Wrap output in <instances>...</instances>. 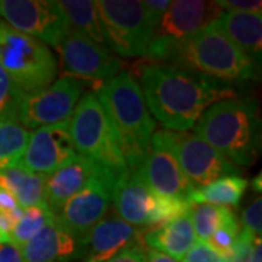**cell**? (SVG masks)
I'll return each instance as SVG.
<instances>
[{
	"label": "cell",
	"instance_id": "cell-1",
	"mask_svg": "<svg viewBox=\"0 0 262 262\" xmlns=\"http://www.w3.org/2000/svg\"><path fill=\"white\" fill-rule=\"evenodd\" d=\"M139 73L149 113L166 130H192L207 108L237 96L232 84L178 66L150 61Z\"/></svg>",
	"mask_w": 262,
	"mask_h": 262
},
{
	"label": "cell",
	"instance_id": "cell-2",
	"mask_svg": "<svg viewBox=\"0 0 262 262\" xmlns=\"http://www.w3.org/2000/svg\"><path fill=\"white\" fill-rule=\"evenodd\" d=\"M194 134L237 168H248L261 153V114L252 98H230L213 103L192 127Z\"/></svg>",
	"mask_w": 262,
	"mask_h": 262
},
{
	"label": "cell",
	"instance_id": "cell-3",
	"mask_svg": "<svg viewBox=\"0 0 262 262\" xmlns=\"http://www.w3.org/2000/svg\"><path fill=\"white\" fill-rule=\"evenodd\" d=\"M95 94L113 124L128 170H136L150 151L156 128L140 83L130 72H120L98 84Z\"/></svg>",
	"mask_w": 262,
	"mask_h": 262
},
{
	"label": "cell",
	"instance_id": "cell-4",
	"mask_svg": "<svg viewBox=\"0 0 262 262\" xmlns=\"http://www.w3.org/2000/svg\"><path fill=\"white\" fill-rule=\"evenodd\" d=\"M213 22L173 46L162 63L188 69L229 84L256 79V69L259 70V67L215 28Z\"/></svg>",
	"mask_w": 262,
	"mask_h": 262
},
{
	"label": "cell",
	"instance_id": "cell-5",
	"mask_svg": "<svg viewBox=\"0 0 262 262\" xmlns=\"http://www.w3.org/2000/svg\"><path fill=\"white\" fill-rule=\"evenodd\" d=\"M69 124L79 156L92 160L118 177L128 172L113 124L95 92H84Z\"/></svg>",
	"mask_w": 262,
	"mask_h": 262
},
{
	"label": "cell",
	"instance_id": "cell-6",
	"mask_svg": "<svg viewBox=\"0 0 262 262\" xmlns=\"http://www.w3.org/2000/svg\"><path fill=\"white\" fill-rule=\"evenodd\" d=\"M0 66L24 95L34 94L56 80L58 61L47 44L0 20Z\"/></svg>",
	"mask_w": 262,
	"mask_h": 262
},
{
	"label": "cell",
	"instance_id": "cell-7",
	"mask_svg": "<svg viewBox=\"0 0 262 262\" xmlns=\"http://www.w3.org/2000/svg\"><path fill=\"white\" fill-rule=\"evenodd\" d=\"M106 47L121 57H146L156 28L140 0H99Z\"/></svg>",
	"mask_w": 262,
	"mask_h": 262
},
{
	"label": "cell",
	"instance_id": "cell-8",
	"mask_svg": "<svg viewBox=\"0 0 262 262\" xmlns=\"http://www.w3.org/2000/svg\"><path fill=\"white\" fill-rule=\"evenodd\" d=\"M151 140L158 141L175 158L184 175L195 188L242 172V169L237 168L222 153L188 131L163 128L155 131Z\"/></svg>",
	"mask_w": 262,
	"mask_h": 262
},
{
	"label": "cell",
	"instance_id": "cell-9",
	"mask_svg": "<svg viewBox=\"0 0 262 262\" xmlns=\"http://www.w3.org/2000/svg\"><path fill=\"white\" fill-rule=\"evenodd\" d=\"M223 15L215 2L173 0L156 25L146 58L162 63L169 50Z\"/></svg>",
	"mask_w": 262,
	"mask_h": 262
},
{
	"label": "cell",
	"instance_id": "cell-10",
	"mask_svg": "<svg viewBox=\"0 0 262 262\" xmlns=\"http://www.w3.org/2000/svg\"><path fill=\"white\" fill-rule=\"evenodd\" d=\"M83 94L82 80L70 76L56 79L46 89L24 96L18 122L27 130L69 122Z\"/></svg>",
	"mask_w": 262,
	"mask_h": 262
},
{
	"label": "cell",
	"instance_id": "cell-11",
	"mask_svg": "<svg viewBox=\"0 0 262 262\" xmlns=\"http://www.w3.org/2000/svg\"><path fill=\"white\" fill-rule=\"evenodd\" d=\"M0 20L54 48L70 32L57 0H0Z\"/></svg>",
	"mask_w": 262,
	"mask_h": 262
},
{
	"label": "cell",
	"instance_id": "cell-12",
	"mask_svg": "<svg viewBox=\"0 0 262 262\" xmlns=\"http://www.w3.org/2000/svg\"><path fill=\"white\" fill-rule=\"evenodd\" d=\"M56 50L67 75L79 80H92L96 86L118 75L122 69V60L110 48L72 29Z\"/></svg>",
	"mask_w": 262,
	"mask_h": 262
},
{
	"label": "cell",
	"instance_id": "cell-13",
	"mask_svg": "<svg viewBox=\"0 0 262 262\" xmlns=\"http://www.w3.org/2000/svg\"><path fill=\"white\" fill-rule=\"evenodd\" d=\"M117 179L118 175L113 172L102 173L79 194L72 196L56 217L77 237L86 241L88 233L111 210Z\"/></svg>",
	"mask_w": 262,
	"mask_h": 262
},
{
	"label": "cell",
	"instance_id": "cell-14",
	"mask_svg": "<svg viewBox=\"0 0 262 262\" xmlns=\"http://www.w3.org/2000/svg\"><path fill=\"white\" fill-rule=\"evenodd\" d=\"M70 124L39 127L29 134L28 144L16 168L47 177L76 158Z\"/></svg>",
	"mask_w": 262,
	"mask_h": 262
},
{
	"label": "cell",
	"instance_id": "cell-15",
	"mask_svg": "<svg viewBox=\"0 0 262 262\" xmlns=\"http://www.w3.org/2000/svg\"><path fill=\"white\" fill-rule=\"evenodd\" d=\"M136 172L150 191L162 198L188 201L195 188L184 175L175 158L158 141L151 140L150 151Z\"/></svg>",
	"mask_w": 262,
	"mask_h": 262
},
{
	"label": "cell",
	"instance_id": "cell-16",
	"mask_svg": "<svg viewBox=\"0 0 262 262\" xmlns=\"http://www.w3.org/2000/svg\"><path fill=\"white\" fill-rule=\"evenodd\" d=\"M20 251L27 262H75L84 259L86 244L54 217Z\"/></svg>",
	"mask_w": 262,
	"mask_h": 262
},
{
	"label": "cell",
	"instance_id": "cell-17",
	"mask_svg": "<svg viewBox=\"0 0 262 262\" xmlns=\"http://www.w3.org/2000/svg\"><path fill=\"white\" fill-rule=\"evenodd\" d=\"M110 172L92 160L76 155L75 159L57 169L51 175L44 177V203L57 215L66 203L79 194L102 173Z\"/></svg>",
	"mask_w": 262,
	"mask_h": 262
},
{
	"label": "cell",
	"instance_id": "cell-18",
	"mask_svg": "<svg viewBox=\"0 0 262 262\" xmlns=\"http://www.w3.org/2000/svg\"><path fill=\"white\" fill-rule=\"evenodd\" d=\"M143 232L117 214H106L86 236L84 262H106L122 251L143 245Z\"/></svg>",
	"mask_w": 262,
	"mask_h": 262
},
{
	"label": "cell",
	"instance_id": "cell-19",
	"mask_svg": "<svg viewBox=\"0 0 262 262\" xmlns=\"http://www.w3.org/2000/svg\"><path fill=\"white\" fill-rule=\"evenodd\" d=\"M113 207L117 215L134 227L149 229L156 207V195L143 182L136 170H128L117 179Z\"/></svg>",
	"mask_w": 262,
	"mask_h": 262
},
{
	"label": "cell",
	"instance_id": "cell-20",
	"mask_svg": "<svg viewBox=\"0 0 262 262\" xmlns=\"http://www.w3.org/2000/svg\"><path fill=\"white\" fill-rule=\"evenodd\" d=\"M213 24L245 56L251 58L256 67H261L262 13L223 12Z\"/></svg>",
	"mask_w": 262,
	"mask_h": 262
},
{
	"label": "cell",
	"instance_id": "cell-21",
	"mask_svg": "<svg viewBox=\"0 0 262 262\" xmlns=\"http://www.w3.org/2000/svg\"><path fill=\"white\" fill-rule=\"evenodd\" d=\"M141 242L144 248L166 253L181 261L196 242L189 211L159 227L147 229L141 236Z\"/></svg>",
	"mask_w": 262,
	"mask_h": 262
},
{
	"label": "cell",
	"instance_id": "cell-22",
	"mask_svg": "<svg viewBox=\"0 0 262 262\" xmlns=\"http://www.w3.org/2000/svg\"><path fill=\"white\" fill-rule=\"evenodd\" d=\"M248 181L241 175L223 177L207 184L204 187L194 188L188 203L195 204H208L215 207H237L246 192Z\"/></svg>",
	"mask_w": 262,
	"mask_h": 262
},
{
	"label": "cell",
	"instance_id": "cell-23",
	"mask_svg": "<svg viewBox=\"0 0 262 262\" xmlns=\"http://www.w3.org/2000/svg\"><path fill=\"white\" fill-rule=\"evenodd\" d=\"M57 5L64 13L72 31L106 47L105 32L95 0H58Z\"/></svg>",
	"mask_w": 262,
	"mask_h": 262
},
{
	"label": "cell",
	"instance_id": "cell-24",
	"mask_svg": "<svg viewBox=\"0 0 262 262\" xmlns=\"http://www.w3.org/2000/svg\"><path fill=\"white\" fill-rule=\"evenodd\" d=\"M0 188L9 192L22 208L42 206L44 177L31 173L20 168L0 170Z\"/></svg>",
	"mask_w": 262,
	"mask_h": 262
},
{
	"label": "cell",
	"instance_id": "cell-25",
	"mask_svg": "<svg viewBox=\"0 0 262 262\" xmlns=\"http://www.w3.org/2000/svg\"><path fill=\"white\" fill-rule=\"evenodd\" d=\"M31 131L16 121L0 122V170L16 168L22 159Z\"/></svg>",
	"mask_w": 262,
	"mask_h": 262
},
{
	"label": "cell",
	"instance_id": "cell-26",
	"mask_svg": "<svg viewBox=\"0 0 262 262\" xmlns=\"http://www.w3.org/2000/svg\"><path fill=\"white\" fill-rule=\"evenodd\" d=\"M54 217L56 215L51 213V210L46 204L24 208L20 217L10 229L9 241L20 248L22 245L31 241L38 232H41L48 223H51Z\"/></svg>",
	"mask_w": 262,
	"mask_h": 262
},
{
	"label": "cell",
	"instance_id": "cell-27",
	"mask_svg": "<svg viewBox=\"0 0 262 262\" xmlns=\"http://www.w3.org/2000/svg\"><path fill=\"white\" fill-rule=\"evenodd\" d=\"M227 207H215L208 204H195L191 206L189 215L192 222V229L196 241L207 242L214 230L220 226Z\"/></svg>",
	"mask_w": 262,
	"mask_h": 262
},
{
	"label": "cell",
	"instance_id": "cell-28",
	"mask_svg": "<svg viewBox=\"0 0 262 262\" xmlns=\"http://www.w3.org/2000/svg\"><path fill=\"white\" fill-rule=\"evenodd\" d=\"M239 232H241V225L236 215L232 211V208H226L222 223L215 229L214 233L211 234V237L207 241V244L223 258V261L227 262Z\"/></svg>",
	"mask_w": 262,
	"mask_h": 262
},
{
	"label": "cell",
	"instance_id": "cell-29",
	"mask_svg": "<svg viewBox=\"0 0 262 262\" xmlns=\"http://www.w3.org/2000/svg\"><path fill=\"white\" fill-rule=\"evenodd\" d=\"M25 95L16 88L0 66V122H18L19 106Z\"/></svg>",
	"mask_w": 262,
	"mask_h": 262
},
{
	"label": "cell",
	"instance_id": "cell-30",
	"mask_svg": "<svg viewBox=\"0 0 262 262\" xmlns=\"http://www.w3.org/2000/svg\"><path fill=\"white\" fill-rule=\"evenodd\" d=\"M189 210H191V204L185 200L156 196V207H155V211L151 215L149 229L159 227V226L177 219L179 215L187 214Z\"/></svg>",
	"mask_w": 262,
	"mask_h": 262
},
{
	"label": "cell",
	"instance_id": "cell-31",
	"mask_svg": "<svg viewBox=\"0 0 262 262\" xmlns=\"http://www.w3.org/2000/svg\"><path fill=\"white\" fill-rule=\"evenodd\" d=\"M242 223L245 232L251 233L255 237H261L262 232V200L258 195L242 213Z\"/></svg>",
	"mask_w": 262,
	"mask_h": 262
},
{
	"label": "cell",
	"instance_id": "cell-32",
	"mask_svg": "<svg viewBox=\"0 0 262 262\" xmlns=\"http://www.w3.org/2000/svg\"><path fill=\"white\" fill-rule=\"evenodd\" d=\"M179 262H225L214 249L203 241H196Z\"/></svg>",
	"mask_w": 262,
	"mask_h": 262
},
{
	"label": "cell",
	"instance_id": "cell-33",
	"mask_svg": "<svg viewBox=\"0 0 262 262\" xmlns=\"http://www.w3.org/2000/svg\"><path fill=\"white\" fill-rule=\"evenodd\" d=\"M223 12L236 13H261L262 2L259 0H215Z\"/></svg>",
	"mask_w": 262,
	"mask_h": 262
},
{
	"label": "cell",
	"instance_id": "cell-34",
	"mask_svg": "<svg viewBox=\"0 0 262 262\" xmlns=\"http://www.w3.org/2000/svg\"><path fill=\"white\" fill-rule=\"evenodd\" d=\"M0 262H27L20 248L10 241L0 242Z\"/></svg>",
	"mask_w": 262,
	"mask_h": 262
},
{
	"label": "cell",
	"instance_id": "cell-35",
	"mask_svg": "<svg viewBox=\"0 0 262 262\" xmlns=\"http://www.w3.org/2000/svg\"><path fill=\"white\" fill-rule=\"evenodd\" d=\"M169 5H170L169 0H144V2H143L144 9L147 10L149 16L156 25L159 24L160 18H162L163 13L166 12V9L169 8Z\"/></svg>",
	"mask_w": 262,
	"mask_h": 262
},
{
	"label": "cell",
	"instance_id": "cell-36",
	"mask_svg": "<svg viewBox=\"0 0 262 262\" xmlns=\"http://www.w3.org/2000/svg\"><path fill=\"white\" fill-rule=\"evenodd\" d=\"M106 262H146L144 261V249L143 245H137L128 248L125 251H122L121 253H118L117 256L111 258L110 261Z\"/></svg>",
	"mask_w": 262,
	"mask_h": 262
},
{
	"label": "cell",
	"instance_id": "cell-37",
	"mask_svg": "<svg viewBox=\"0 0 262 262\" xmlns=\"http://www.w3.org/2000/svg\"><path fill=\"white\" fill-rule=\"evenodd\" d=\"M143 249H144V261L146 262H179L178 259L169 256L166 253L158 252L155 249L144 248V246H143Z\"/></svg>",
	"mask_w": 262,
	"mask_h": 262
},
{
	"label": "cell",
	"instance_id": "cell-38",
	"mask_svg": "<svg viewBox=\"0 0 262 262\" xmlns=\"http://www.w3.org/2000/svg\"><path fill=\"white\" fill-rule=\"evenodd\" d=\"M261 253H262L261 237H256L252 245V251H251V255H249V259H248V262H262Z\"/></svg>",
	"mask_w": 262,
	"mask_h": 262
},
{
	"label": "cell",
	"instance_id": "cell-39",
	"mask_svg": "<svg viewBox=\"0 0 262 262\" xmlns=\"http://www.w3.org/2000/svg\"><path fill=\"white\" fill-rule=\"evenodd\" d=\"M252 187L253 191H256V192H261V172L258 173V177H255V179L252 181Z\"/></svg>",
	"mask_w": 262,
	"mask_h": 262
},
{
	"label": "cell",
	"instance_id": "cell-40",
	"mask_svg": "<svg viewBox=\"0 0 262 262\" xmlns=\"http://www.w3.org/2000/svg\"><path fill=\"white\" fill-rule=\"evenodd\" d=\"M5 241H9L6 236H5V233L2 232V229H0V242H5Z\"/></svg>",
	"mask_w": 262,
	"mask_h": 262
}]
</instances>
